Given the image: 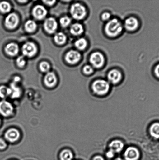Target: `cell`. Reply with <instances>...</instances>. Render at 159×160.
<instances>
[{"instance_id":"obj_5","label":"cell","mask_w":159,"mask_h":160,"mask_svg":"<svg viewBox=\"0 0 159 160\" xmlns=\"http://www.w3.org/2000/svg\"><path fill=\"white\" fill-rule=\"evenodd\" d=\"M90 61L93 67L100 68L102 67L104 62V58L102 53L99 52L93 53L90 56Z\"/></svg>"},{"instance_id":"obj_8","label":"cell","mask_w":159,"mask_h":160,"mask_svg":"<svg viewBox=\"0 0 159 160\" xmlns=\"http://www.w3.org/2000/svg\"><path fill=\"white\" fill-rule=\"evenodd\" d=\"M18 17L16 14H9L5 20V25L8 29H13L16 28L19 23Z\"/></svg>"},{"instance_id":"obj_25","label":"cell","mask_w":159,"mask_h":160,"mask_svg":"<svg viewBox=\"0 0 159 160\" xmlns=\"http://www.w3.org/2000/svg\"><path fill=\"white\" fill-rule=\"evenodd\" d=\"M11 90L10 88L5 86H0V98H5L11 95Z\"/></svg>"},{"instance_id":"obj_34","label":"cell","mask_w":159,"mask_h":160,"mask_svg":"<svg viewBox=\"0 0 159 160\" xmlns=\"http://www.w3.org/2000/svg\"><path fill=\"white\" fill-rule=\"evenodd\" d=\"M154 72H155L156 76L159 78V64H158L155 67Z\"/></svg>"},{"instance_id":"obj_10","label":"cell","mask_w":159,"mask_h":160,"mask_svg":"<svg viewBox=\"0 0 159 160\" xmlns=\"http://www.w3.org/2000/svg\"><path fill=\"white\" fill-rule=\"evenodd\" d=\"M32 14L35 18L38 20L43 19L47 15V10L44 6L37 5L33 9Z\"/></svg>"},{"instance_id":"obj_6","label":"cell","mask_w":159,"mask_h":160,"mask_svg":"<svg viewBox=\"0 0 159 160\" xmlns=\"http://www.w3.org/2000/svg\"><path fill=\"white\" fill-rule=\"evenodd\" d=\"M13 107L12 103L6 100L0 101V114L4 117H9L13 112Z\"/></svg>"},{"instance_id":"obj_18","label":"cell","mask_w":159,"mask_h":160,"mask_svg":"<svg viewBox=\"0 0 159 160\" xmlns=\"http://www.w3.org/2000/svg\"><path fill=\"white\" fill-rule=\"evenodd\" d=\"M84 29L82 24L79 23H75L72 25L70 28V32L73 35L78 36L83 33Z\"/></svg>"},{"instance_id":"obj_3","label":"cell","mask_w":159,"mask_h":160,"mask_svg":"<svg viewBox=\"0 0 159 160\" xmlns=\"http://www.w3.org/2000/svg\"><path fill=\"white\" fill-rule=\"evenodd\" d=\"M70 13L75 19L81 20L85 18L87 15L85 7L79 3H76L71 6Z\"/></svg>"},{"instance_id":"obj_35","label":"cell","mask_w":159,"mask_h":160,"mask_svg":"<svg viewBox=\"0 0 159 160\" xmlns=\"http://www.w3.org/2000/svg\"><path fill=\"white\" fill-rule=\"evenodd\" d=\"M56 1H43V2L44 3V4L48 5V6H52L53 4H54V3H55Z\"/></svg>"},{"instance_id":"obj_17","label":"cell","mask_w":159,"mask_h":160,"mask_svg":"<svg viewBox=\"0 0 159 160\" xmlns=\"http://www.w3.org/2000/svg\"><path fill=\"white\" fill-rule=\"evenodd\" d=\"M19 50L18 45L13 43L8 44L5 48L6 54L12 56H15L18 54Z\"/></svg>"},{"instance_id":"obj_9","label":"cell","mask_w":159,"mask_h":160,"mask_svg":"<svg viewBox=\"0 0 159 160\" xmlns=\"http://www.w3.org/2000/svg\"><path fill=\"white\" fill-rule=\"evenodd\" d=\"M140 157L139 151L138 149L134 147L128 148L124 154V160H138Z\"/></svg>"},{"instance_id":"obj_12","label":"cell","mask_w":159,"mask_h":160,"mask_svg":"<svg viewBox=\"0 0 159 160\" xmlns=\"http://www.w3.org/2000/svg\"><path fill=\"white\" fill-rule=\"evenodd\" d=\"M20 133L18 130L15 128H11L6 132L4 134L5 138L8 142H14L19 138Z\"/></svg>"},{"instance_id":"obj_32","label":"cell","mask_w":159,"mask_h":160,"mask_svg":"<svg viewBox=\"0 0 159 160\" xmlns=\"http://www.w3.org/2000/svg\"><path fill=\"white\" fill-rule=\"evenodd\" d=\"M110 14L108 12H104L102 16V19L104 21L108 20L110 18Z\"/></svg>"},{"instance_id":"obj_28","label":"cell","mask_w":159,"mask_h":160,"mask_svg":"<svg viewBox=\"0 0 159 160\" xmlns=\"http://www.w3.org/2000/svg\"><path fill=\"white\" fill-rule=\"evenodd\" d=\"M40 68L41 71L43 72H47L49 71L50 66L48 62H40Z\"/></svg>"},{"instance_id":"obj_36","label":"cell","mask_w":159,"mask_h":160,"mask_svg":"<svg viewBox=\"0 0 159 160\" xmlns=\"http://www.w3.org/2000/svg\"><path fill=\"white\" fill-rule=\"evenodd\" d=\"M93 160H105L102 157L99 156H95Z\"/></svg>"},{"instance_id":"obj_31","label":"cell","mask_w":159,"mask_h":160,"mask_svg":"<svg viewBox=\"0 0 159 160\" xmlns=\"http://www.w3.org/2000/svg\"><path fill=\"white\" fill-rule=\"evenodd\" d=\"M7 146V144L5 139L2 138H0V150L5 149Z\"/></svg>"},{"instance_id":"obj_16","label":"cell","mask_w":159,"mask_h":160,"mask_svg":"<svg viewBox=\"0 0 159 160\" xmlns=\"http://www.w3.org/2000/svg\"><path fill=\"white\" fill-rule=\"evenodd\" d=\"M110 150L115 153H119L122 151L124 148V143L120 140H115L110 142L109 146Z\"/></svg>"},{"instance_id":"obj_26","label":"cell","mask_w":159,"mask_h":160,"mask_svg":"<svg viewBox=\"0 0 159 160\" xmlns=\"http://www.w3.org/2000/svg\"><path fill=\"white\" fill-rule=\"evenodd\" d=\"M12 7L10 4L6 1H2L0 3V11L3 13H6L11 10Z\"/></svg>"},{"instance_id":"obj_29","label":"cell","mask_w":159,"mask_h":160,"mask_svg":"<svg viewBox=\"0 0 159 160\" xmlns=\"http://www.w3.org/2000/svg\"><path fill=\"white\" fill-rule=\"evenodd\" d=\"M17 65L20 68H22L26 65V61L23 56H20L17 58L16 61Z\"/></svg>"},{"instance_id":"obj_20","label":"cell","mask_w":159,"mask_h":160,"mask_svg":"<svg viewBox=\"0 0 159 160\" xmlns=\"http://www.w3.org/2000/svg\"><path fill=\"white\" fill-rule=\"evenodd\" d=\"M37 28V24L33 20H29L25 25V28L26 32L31 33L34 32Z\"/></svg>"},{"instance_id":"obj_39","label":"cell","mask_w":159,"mask_h":160,"mask_svg":"<svg viewBox=\"0 0 159 160\" xmlns=\"http://www.w3.org/2000/svg\"><path fill=\"white\" fill-rule=\"evenodd\" d=\"M19 2H21L23 3V2H27V1H19Z\"/></svg>"},{"instance_id":"obj_24","label":"cell","mask_w":159,"mask_h":160,"mask_svg":"<svg viewBox=\"0 0 159 160\" xmlns=\"http://www.w3.org/2000/svg\"><path fill=\"white\" fill-rule=\"evenodd\" d=\"M87 42L85 39L79 38L75 43V45L78 49L83 50L85 49L87 46Z\"/></svg>"},{"instance_id":"obj_37","label":"cell","mask_w":159,"mask_h":160,"mask_svg":"<svg viewBox=\"0 0 159 160\" xmlns=\"http://www.w3.org/2000/svg\"><path fill=\"white\" fill-rule=\"evenodd\" d=\"M20 81V78L18 76H16L14 78V82L16 83Z\"/></svg>"},{"instance_id":"obj_7","label":"cell","mask_w":159,"mask_h":160,"mask_svg":"<svg viewBox=\"0 0 159 160\" xmlns=\"http://www.w3.org/2000/svg\"><path fill=\"white\" fill-rule=\"evenodd\" d=\"M44 28L48 33L52 34L57 31L58 28V23L55 19L52 17L48 18L45 20L44 23Z\"/></svg>"},{"instance_id":"obj_21","label":"cell","mask_w":159,"mask_h":160,"mask_svg":"<svg viewBox=\"0 0 159 160\" xmlns=\"http://www.w3.org/2000/svg\"><path fill=\"white\" fill-rule=\"evenodd\" d=\"M54 40L57 44L63 45L66 42V36L63 32H58L54 36Z\"/></svg>"},{"instance_id":"obj_2","label":"cell","mask_w":159,"mask_h":160,"mask_svg":"<svg viewBox=\"0 0 159 160\" xmlns=\"http://www.w3.org/2000/svg\"><path fill=\"white\" fill-rule=\"evenodd\" d=\"M92 87L95 93L98 95H103L108 92L110 85L108 82L105 80L99 79L96 80L93 83Z\"/></svg>"},{"instance_id":"obj_4","label":"cell","mask_w":159,"mask_h":160,"mask_svg":"<svg viewBox=\"0 0 159 160\" xmlns=\"http://www.w3.org/2000/svg\"><path fill=\"white\" fill-rule=\"evenodd\" d=\"M37 51V46L32 42H26L22 48V52L23 55L28 57H32L35 56Z\"/></svg>"},{"instance_id":"obj_15","label":"cell","mask_w":159,"mask_h":160,"mask_svg":"<svg viewBox=\"0 0 159 160\" xmlns=\"http://www.w3.org/2000/svg\"><path fill=\"white\" fill-rule=\"evenodd\" d=\"M138 20L133 17H129L125 20L124 26L129 31H133L138 28Z\"/></svg>"},{"instance_id":"obj_30","label":"cell","mask_w":159,"mask_h":160,"mask_svg":"<svg viewBox=\"0 0 159 160\" xmlns=\"http://www.w3.org/2000/svg\"><path fill=\"white\" fill-rule=\"evenodd\" d=\"M83 72L86 74L89 75L93 73V67L91 65H87L84 67Z\"/></svg>"},{"instance_id":"obj_1","label":"cell","mask_w":159,"mask_h":160,"mask_svg":"<svg viewBox=\"0 0 159 160\" xmlns=\"http://www.w3.org/2000/svg\"><path fill=\"white\" fill-rule=\"evenodd\" d=\"M105 31L110 37H115L121 33L123 30L121 23L116 19L110 20L105 26Z\"/></svg>"},{"instance_id":"obj_19","label":"cell","mask_w":159,"mask_h":160,"mask_svg":"<svg viewBox=\"0 0 159 160\" xmlns=\"http://www.w3.org/2000/svg\"><path fill=\"white\" fill-rule=\"evenodd\" d=\"M11 95L12 98H17L21 95V90L19 87L17 86L16 83L12 82L10 85Z\"/></svg>"},{"instance_id":"obj_11","label":"cell","mask_w":159,"mask_h":160,"mask_svg":"<svg viewBox=\"0 0 159 160\" xmlns=\"http://www.w3.org/2000/svg\"><path fill=\"white\" fill-rule=\"evenodd\" d=\"M81 55L78 52L74 50H71L67 53L65 56V59L68 63L75 64L80 61Z\"/></svg>"},{"instance_id":"obj_33","label":"cell","mask_w":159,"mask_h":160,"mask_svg":"<svg viewBox=\"0 0 159 160\" xmlns=\"http://www.w3.org/2000/svg\"><path fill=\"white\" fill-rule=\"evenodd\" d=\"M115 154V153L113 151H112L111 150H109L108 152H107L106 154V156L108 158H112L114 157Z\"/></svg>"},{"instance_id":"obj_14","label":"cell","mask_w":159,"mask_h":160,"mask_svg":"<svg viewBox=\"0 0 159 160\" xmlns=\"http://www.w3.org/2000/svg\"><path fill=\"white\" fill-rule=\"evenodd\" d=\"M57 82L56 75L52 72H48L45 75L44 78V83L46 86L52 88L55 85Z\"/></svg>"},{"instance_id":"obj_40","label":"cell","mask_w":159,"mask_h":160,"mask_svg":"<svg viewBox=\"0 0 159 160\" xmlns=\"http://www.w3.org/2000/svg\"><path fill=\"white\" fill-rule=\"evenodd\" d=\"M1 118H0V125H1Z\"/></svg>"},{"instance_id":"obj_22","label":"cell","mask_w":159,"mask_h":160,"mask_svg":"<svg viewBox=\"0 0 159 160\" xmlns=\"http://www.w3.org/2000/svg\"><path fill=\"white\" fill-rule=\"evenodd\" d=\"M73 155L71 150L65 149L62 150L60 154L61 160H72Z\"/></svg>"},{"instance_id":"obj_38","label":"cell","mask_w":159,"mask_h":160,"mask_svg":"<svg viewBox=\"0 0 159 160\" xmlns=\"http://www.w3.org/2000/svg\"><path fill=\"white\" fill-rule=\"evenodd\" d=\"M114 160H124V159H122L121 158L118 157L115 159Z\"/></svg>"},{"instance_id":"obj_27","label":"cell","mask_w":159,"mask_h":160,"mask_svg":"<svg viewBox=\"0 0 159 160\" xmlns=\"http://www.w3.org/2000/svg\"><path fill=\"white\" fill-rule=\"evenodd\" d=\"M71 20L69 17L65 16L60 18V23L62 27L66 28L71 23Z\"/></svg>"},{"instance_id":"obj_23","label":"cell","mask_w":159,"mask_h":160,"mask_svg":"<svg viewBox=\"0 0 159 160\" xmlns=\"http://www.w3.org/2000/svg\"><path fill=\"white\" fill-rule=\"evenodd\" d=\"M151 136L156 138H159V123H155L152 125L150 128Z\"/></svg>"},{"instance_id":"obj_13","label":"cell","mask_w":159,"mask_h":160,"mask_svg":"<svg viewBox=\"0 0 159 160\" xmlns=\"http://www.w3.org/2000/svg\"><path fill=\"white\" fill-rule=\"evenodd\" d=\"M107 79L112 84H117L122 79V75L119 70H112L109 72L107 74Z\"/></svg>"}]
</instances>
